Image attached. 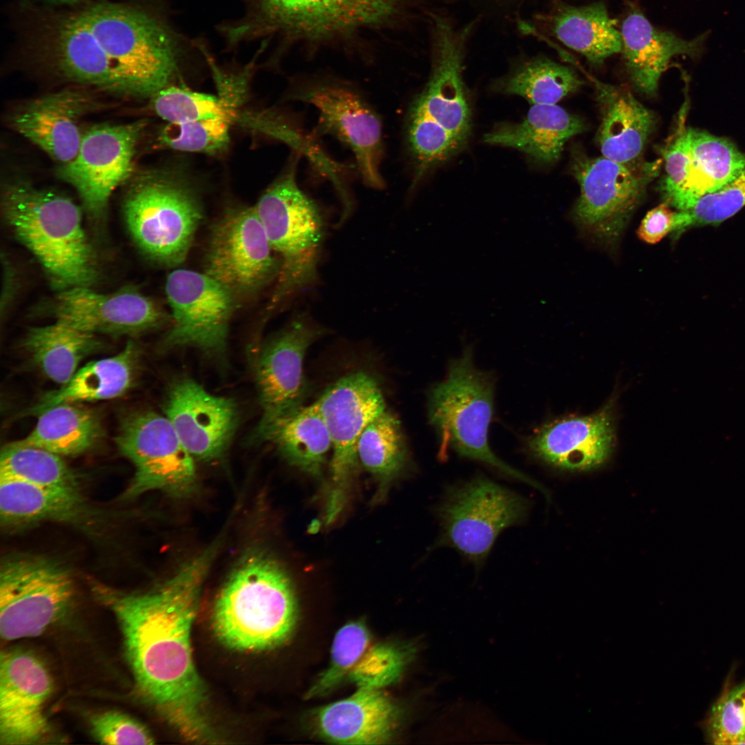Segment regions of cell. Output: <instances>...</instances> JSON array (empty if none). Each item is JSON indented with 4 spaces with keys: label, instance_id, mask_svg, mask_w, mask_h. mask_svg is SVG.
<instances>
[{
    "label": "cell",
    "instance_id": "cell-1",
    "mask_svg": "<svg viewBox=\"0 0 745 745\" xmlns=\"http://www.w3.org/2000/svg\"><path fill=\"white\" fill-rule=\"evenodd\" d=\"M215 542L183 564L155 590L126 593L103 586L96 595L115 614L137 684L167 722L188 741L215 736L207 695L195 668L190 634L204 580L217 552Z\"/></svg>",
    "mask_w": 745,
    "mask_h": 745
},
{
    "label": "cell",
    "instance_id": "cell-2",
    "mask_svg": "<svg viewBox=\"0 0 745 745\" xmlns=\"http://www.w3.org/2000/svg\"><path fill=\"white\" fill-rule=\"evenodd\" d=\"M43 22L32 44L70 80L146 97L167 87L177 71L176 34L143 6L102 1Z\"/></svg>",
    "mask_w": 745,
    "mask_h": 745
},
{
    "label": "cell",
    "instance_id": "cell-3",
    "mask_svg": "<svg viewBox=\"0 0 745 745\" xmlns=\"http://www.w3.org/2000/svg\"><path fill=\"white\" fill-rule=\"evenodd\" d=\"M297 615L295 595L281 566L252 550L239 562L218 595L212 624L219 639L240 650H264L291 635Z\"/></svg>",
    "mask_w": 745,
    "mask_h": 745
},
{
    "label": "cell",
    "instance_id": "cell-4",
    "mask_svg": "<svg viewBox=\"0 0 745 745\" xmlns=\"http://www.w3.org/2000/svg\"><path fill=\"white\" fill-rule=\"evenodd\" d=\"M1 206L7 223L55 284L68 288L94 282L95 255L72 200L14 179L5 183Z\"/></svg>",
    "mask_w": 745,
    "mask_h": 745
},
{
    "label": "cell",
    "instance_id": "cell-5",
    "mask_svg": "<svg viewBox=\"0 0 745 745\" xmlns=\"http://www.w3.org/2000/svg\"><path fill=\"white\" fill-rule=\"evenodd\" d=\"M301 154L294 150L283 172L255 206L280 261L269 310L313 284L317 278L324 224L319 206L297 182Z\"/></svg>",
    "mask_w": 745,
    "mask_h": 745
},
{
    "label": "cell",
    "instance_id": "cell-6",
    "mask_svg": "<svg viewBox=\"0 0 745 745\" xmlns=\"http://www.w3.org/2000/svg\"><path fill=\"white\" fill-rule=\"evenodd\" d=\"M128 188L123 214L139 248L161 264L182 263L203 219L194 186L175 170L155 169L137 175Z\"/></svg>",
    "mask_w": 745,
    "mask_h": 745
},
{
    "label": "cell",
    "instance_id": "cell-7",
    "mask_svg": "<svg viewBox=\"0 0 745 745\" xmlns=\"http://www.w3.org/2000/svg\"><path fill=\"white\" fill-rule=\"evenodd\" d=\"M493 413V381L475 367L467 348L450 364L445 379L433 387L429 394V419L441 448L450 447L461 457L485 464L548 495L539 483L506 464L491 450L488 432Z\"/></svg>",
    "mask_w": 745,
    "mask_h": 745
},
{
    "label": "cell",
    "instance_id": "cell-8",
    "mask_svg": "<svg viewBox=\"0 0 745 745\" xmlns=\"http://www.w3.org/2000/svg\"><path fill=\"white\" fill-rule=\"evenodd\" d=\"M70 573L48 558L16 555L0 567V633L8 641L41 635L70 606Z\"/></svg>",
    "mask_w": 745,
    "mask_h": 745
},
{
    "label": "cell",
    "instance_id": "cell-9",
    "mask_svg": "<svg viewBox=\"0 0 745 745\" xmlns=\"http://www.w3.org/2000/svg\"><path fill=\"white\" fill-rule=\"evenodd\" d=\"M528 502L517 493L484 476L455 486L437 514L441 532L437 546H450L480 566L500 533L522 523Z\"/></svg>",
    "mask_w": 745,
    "mask_h": 745
},
{
    "label": "cell",
    "instance_id": "cell-10",
    "mask_svg": "<svg viewBox=\"0 0 745 745\" xmlns=\"http://www.w3.org/2000/svg\"><path fill=\"white\" fill-rule=\"evenodd\" d=\"M115 441L135 468L126 497L161 490L183 498L196 491L194 458L167 417L149 410L128 414L121 420Z\"/></svg>",
    "mask_w": 745,
    "mask_h": 745
},
{
    "label": "cell",
    "instance_id": "cell-11",
    "mask_svg": "<svg viewBox=\"0 0 745 745\" xmlns=\"http://www.w3.org/2000/svg\"><path fill=\"white\" fill-rule=\"evenodd\" d=\"M248 12L228 28L232 43L280 32L323 35L381 22L397 0H247Z\"/></svg>",
    "mask_w": 745,
    "mask_h": 745
},
{
    "label": "cell",
    "instance_id": "cell-12",
    "mask_svg": "<svg viewBox=\"0 0 745 745\" xmlns=\"http://www.w3.org/2000/svg\"><path fill=\"white\" fill-rule=\"evenodd\" d=\"M314 404L328 428L333 449L326 510V524H329L345 503L358 460L359 438L366 426L386 410V406L376 380L363 371L344 376L328 387Z\"/></svg>",
    "mask_w": 745,
    "mask_h": 745
},
{
    "label": "cell",
    "instance_id": "cell-13",
    "mask_svg": "<svg viewBox=\"0 0 745 745\" xmlns=\"http://www.w3.org/2000/svg\"><path fill=\"white\" fill-rule=\"evenodd\" d=\"M292 99L316 108L319 132L331 135L350 150L365 184L384 186L382 121L357 89L336 80H310L295 88Z\"/></svg>",
    "mask_w": 745,
    "mask_h": 745
},
{
    "label": "cell",
    "instance_id": "cell-14",
    "mask_svg": "<svg viewBox=\"0 0 745 745\" xmlns=\"http://www.w3.org/2000/svg\"><path fill=\"white\" fill-rule=\"evenodd\" d=\"M273 252L255 207L232 208L212 227L204 273L237 299L248 297L277 278Z\"/></svg>",
    "mask_w": 745,
    "mask_h": 745
},
{
    "label": "cell",
    "instance_id": "cell-15",
    "mask_svg": "<svg viewBox=\"0 0 745 745\" xmlns=\"http://www.w3.org/2000/svg\"><path fill=\"white\" fill-rule=\"evenodd\" d=\"M661 164L660 159L626 164L604 156L577 158L573 171L580 187L577 220L602 239H617Z\"/></svg>",
    "mask_w": 745,
    "mask_h": 745
},
{
    "label": "cell",
    "instance_id": "cell-16",
    "mask_svg": "<svg viewBox=\"0 0 745 745\" xmlns=\"http://www.w3.org/2000/svg\"><path fill=\"white\" fill-rule=\"evenodd\" d=\"M146 121L100 123L86 129L76 156L60 165L58 177L71 185L90 214L99 216L114 190L132 175Z\"/></svg>",
    "mask_w": 745,
    "mask_h": 745
},
{
    "label": "cell",
    "instance_id": "cell-17",
    "mask_svg": "<svg viewBox=\"0 0 745 745\" xmlns=\"http://www.w3.org/2000/svg\"><path fill=\"white\" fill-rule=\"evenodd\" d=\"M166 293L172 324L163 349L193 346L209 354L225 350L237 301L230 291L204 272L177 269L167 277Z\"/></svg>",
    "mask_w": 745,
    "mask_h": 745
},
{
    "label": "cell",
    "instance_id": "cell-18",
    "mask_svg": "<svg viewBox=\"0 0 745 745\" xmlns=\"http://www.w3.org/2000/svg\"><path fill=\"white\" fill-rule=\"evenodd\" d=\"M433 17V59L429 81L410 106L465 144L471 115L462 79L465 44L471 26L457 29L439 13Z\"/></svg>",
    "mask_w": 745,
    "mask_h": 745
},
{
    "label": "cell",
    "instance_id": "cell-19",
    "mask_svg": "<svg viewBox=\"0 0 745 745\" xmlns=\"http://www.w3.org/2000/svg\"><path fill=\"white\" fill-rule=\"evenodd\" d=\"M321 332L304 316L299 317L265 344L256 370L262 408L256 435L303 405L307 391L304 358Z\"/></svg>",
    "mask_w": 745,
    "mask_h": 745
},
{
    "label": "cell",
    "instance_id": "cell-20",
    "mask_svg": "<svg viewBox=\"0 0 745 745\" xmlns=\"http://www.w3.org/2000/svg\"><path fill=\"white\" fill-rule=\"evenodd\" d=\"M52 689L50 675L38 657L19 650L1 653V744H30L48 733L44 707Z\"/></svg>",
    "mask_w": 745,
    "mask_h": 745
},
{
    "label": "cell",
    "instance_id": "cell-21",
    "mask_svg": "<svg viewBox=\"0 0 745 745\" xmlns=\"http://www.w3.org/2000/svg\"><path fill=\"white\" fill-rule=\"evenodd\" d=\"M57 321L92 333L138 335L167 320L163 311L149 297L133 288L99 293L88 286L66 288L54 308Z\"/></svg>",
    "mask_w": 745,
    "mask_h": 745
},
{
    "label": "cell",
    "instance_id": "cell-22",
    "mask_svg": "<svg viewBox=\"0 0 745 745\" xmlns=\"http://www.w3.org/2000/svg\"><path fill=\"white\" fill-rule=\"evenodd\" d=\"M165 410L186 450L201 460L221 457L237 426V410L232 399L213 395L189 379L173 384Z\"/></svg>",
    "mask_w": 745,
    "mask_h": 745
},
{
    "label": "cell",
    "instance_id": "cell-23",
    "mask_svg": "<svg viewBox=\"0 0 745 745\" xmlns=\"http://www.w3.org/2000/svg\"><path fill=\"white\" fill-rule=\"evenodd\" d=\"M613 403L589 415L563 417L545 424L531 437L530 452L562 470L586 472L601 467L615 447Z\"/></svg>",
    "mask_w": 745,
    "mask_h": 745
},
{
    "label": "cell",
    "instance_id": "cell-24",
    "mask_svg": "<svg viewBox=\"0 0 745 745\" xmlns=\"http://www.w3.org/2000/svg\"><path fill=\"white\" fill-rule=\"evenodd\" d=\"M98 104L88 94L63 90L34 99L11 117V126L61 165L77 155L84 130L83 117Z\"/></svg>",
    "mask_w": 745,
    "mask_h": 745
},
{
    "label": "cell",
    "instance_id": "cell-25",
    "mask_svg": "<svg viewBox=\"0 0 745 745\" xmlns=\"http://www.w3.org/2000/svg\"><path fill=\"white\" fill-rule=\"evenodd\" d=\"M622 51L629 78L640 92L653 96L672 59L700 54L706 34L691 40L655 27L638 8L631 9L622 23Z\"/></svg>",
    "mask_w": 745,
    "mask_h": 745
},
{
    "label": "cell",
    "instance_id": "cell-26",
    "mask_svg": "<svg viewBox=\"0 0 745 745\" xmlns=\"http://www.w3.org/2000/svg\"><path fill=\"white\" fill-rule=\"evenodd\" d=\"M315 717L319 733L331 742L379 744L392 737L399 711L380 689L358 688L351 696L319 708Z\"/></svg>",
    "mask_w": 745,
    "mask_h": 745
},
{
    "label": "cell",
    "instance_id": "cell-27",
    "mask_svg": "<svg viewBox=\"0 0 745 745\" xmlns=\"http://www.w3.org/2000/svg\"><path fill=\"white\" fill-rule=\"evenodd\" d=\"M585 73L594 85L601 111L597 142L602 156L626 164L639 162L655 126L653 112L628 89Z\"/></svg>",
    "mask_w": 745,
    "mask_h": 745
},
{
    "label": "cell",
    "instance_id": "cell-28",
    "mask_svg": "<svg viewBox=\"0 0 745 745\" xmlns=\"http://www.w3.org/2000/svg\"><path fill=\"white\" fill-rule=\"evenodd\" d=\"M93 515L79 488L0 478V519L6 527L46 521L82 524Z\"/></svg>",
    "mask_w": 745,
    "mask_h": 745
},
{
    "label": "cell",
    "instance_id": "cell-29",
    "mask_svg": "<svg viewBox=\"0 0 745 745\" xmlns=\"http://www.w3.org/2000/svg\"><path fill=\"white\" fill-rule=\"evenodd\" d=\"M584 122L557 104H533L519 123L506 124L485 135L484 142L518 149L533 159L551 163L566 143L584 132Z\"/></svg>",
    "mask_w": 745,
    "mask_h": 745
},
{
    "label": "cell",
    "instance_id": "cell-30",
    "mask_svg": "<svg viewBox=\"0 0 745 745\" xmlns=\"http://www.w3.org/2000/svg\"><path fill=\"white\" fill-rule=\"evenodd\" d=\"M690 160L688 179L670 204L679 210L691 208L702 197L734 180L745 168V154L730 141L708 132L686 128Z\"/></svg>",
    "mask_w": 745,
    "mask_h": 745
},
{
    "label": "cell",
    "instance_id": "cell-31",
    "mask_svg": "<svg viewBox=\"0 0 745 745\" xmlns=\"http://www.w3.org/2000/svg\"><path fill=\"white\" fill-rule=\"evenodd\" d=\"M553 34L594 66L622 51V37L603 1L575 6L562 3L550 19Z\"/></svg>",
    "mask_w": 745,
    "mask_h": 745
},
{
    "label": "cell",
    "instance_id": "cell-32",
    "mask_svg": "<svg viewBox=\"0 0 745 745\" xmlns=\"http://www.w3.org/2000/svg\"><path fill=\"white\" fill-rule=\"evenodd\" d=\"M138 348L129 341L117 355L91 361L77 371L68 382L46 394L29 413L39 415L62 404L112 399L130 387L138 359Z\"/></svg>",
    "mask_w": 745,
    "mask_h": 745
},
{
    "label": "cell",
    "instance_id": "cell-33",
    "mask_svg": "<svg viewBox=\"0 0 745 745\" xmlns=\"http://www.w3.org/2000/svg\"><path fill=\"white\" fill-rule=\"evenodd\" d=\"M256 436L270 441L291 465L317 477L321 475L332 441L313 403L278 419Z\"/></svg>",
    "mask_w": 745,
    "mask_h": 745
},
{
    "label": "cell",
    "instance_id": "cell-34",
    "mask_svg": "<svg viewBox=\"0 0 745 745\" xmlns=\"http://www.w3.org/2000/svg\"><path fill=\"white\" fill-rule=\"evenodd\" d=\"M23 347L43 373L54 382L70 381L80 361L100 348L92 334L59 321L31 328Z\"/></svg>",
    "mask_w": 745,
    "mask_h": 745
},
{
    "label": "cell",
    "instance_id": "cell-35",
    "mask_svg": "<svg viewBox=\"0 0 745 745\" xmlns=\"http://www.w3.org/2000/svg\"><path fill=\"white\" fill-rule=\"evenodd\" d=\"M101 436L97 417L76 404H62L39 414L32 431L19 440L60 456H74L93 447Z\"/></svg>",
    "mask_w": 745,
    "mask_h": 745
},
{
    "label": "cell",
    "instance_id": "cell-36",
    "mask_svg": "<svg viewBox=\"0 0 745 745\" xmlns=\"http://www.w3.org/2000/svg\"><path fill=\"white\" fill-rule=\"evenodd\" d=\"M357 456L379 482V497L404 468L407 451L397 419L385 410L364 428L357 442Z\"/></svg>",
    "mask_w": 745,
    "mask_h": 745
},
{
    "label": "cell",
    "instance_id": "cell-37",
    "mask_svg": "<svg viewBox=\"0 0 745 745\" xmlns=\"http://www.w3.org/2000/svg\"><path fill=\"white\" fill-rule=\"evenodd\" d=\"M584 83L572 68L538 57L519 65L497 88L522 96L533 104H556Z\"/></svg>",
    "mask_w": 745,
    "mask_h": 745
},
{
    "label": "cell",
    "instance_id": "cell-38",
    "mask_svg": "<svg viewBox=\"0 0 745 745\" xmlns=\"http://www.w3.org/2000/svg\"><path fill=\"white\" fill-rule=\"evenodd\" d=\"M0 478L42 486L79 488L77 477L60 455L19 441L2 448Z\"/></svg>",
    "mask_w": 745,
    "mask_h": 745
},
{
    "label": "cell",
    "instance_id": "cell-39",
    "mask_svg": "<svg viewBox=\"0 0 745 745\" xmlns=\"http://www.w3.org/2000/svg\"><path fill=\"white\" fill-rule=\"evenodd\" d=\"M235 111L194 121L167 124L159 136L161 144L179 151L216 154L230 141V126Z\"/></svg>",
    "mask_w": 745,
    "mask_h": 745
},
{
    "label": "cell",
    "instance_id": "cell-40",
    "mask_svg": "<svg viewBox=\"0 0 745 745\" xmlns=\"http://www.w3.org/2000/svg\"><path fill=\"white\" fill-rule=\"evenodd\" d=\"M156 114L170 123L206 119L235 111L226 98L176 86H167L152 97Z\"/></svg>",
    "mask_w": 745,
    "mask_h": 745
},
{
    "label": "cell",
    "instance_id": "cell-41",
    "mask_svg": "<svg viewBox=\"0 0 745 745\" xmlns=\"http://www.w3.org/2000/svg\"><path fill=\"white\" fill-rule=\"evenodd\" d=\"M369 643L370 634L363 623L352 622L341 628L334 638L330 664L308 690L306 697L324 695L349 676Z\"/></svg>",
    "mask_w": 745,
    "mask_h": 745
},
{
    "label": "cell",
    "instance_id": "cell-42",
    "mask_svg": "<svg viewBox=\"0 0 745 745\" xmlns=\"http://www.w3.org/2000/svg\"><path fill=\"white\" fill-rule=\"evenodd\" d=\"M744 206L745 168L728 184L702 197L689 209L677 212L673 232L679 235L691 227L717 225Z\"/></svg>",
    "mask_w": 745,
    "mask_h": 745
},
{
    "label": "cell",
    "instance_id": "cell-43",
    "mask_svg": "<svg viewBox=\"0 0 745 745\" xmlns=\"http://www.w3.org/2000/svg\"><path fill=\"white\" fill-rule=\"evenodd\" d=\"M706 739L713 744H745V679L726 688L704 723Z\"/></svg>",
    "mask_w": 745,
    "mask_h": 745
},
{
    "label": "cell",
    "instance_id": "cell-44",
    "mask_svg": "<svg viewBox=\"0 0 745 745\" xmlns=\"http://www.w3.org/2000/svg\"><path fill=\"white\" fill-rule=\"evenodd\" d=\"M415 653L412 646L376 645L364 653L348 677L358 688L380 689L400 677Z\"/></svg>",
    "mask_w": 745,
    "mask_h": 745
},
{
    "label": "cell",
    "instance_id": "cell-45",
    "mask_svg": "<svg viewBox=\"0 0 745 745\" xmlns=\"http://www.w3.org/2000/svg\"><path fill=\"white\" fill-rule=\"evenodd\" d=\"M90 726L94 737L108 744H152L153 737L139 722L117 711L95 715Z\"/></svg>",
    "mask_w": 745,
    "mask_h": 745
},
{
    "label": "cell",
    "instance_id": "cell-46",
    "mask_svg": "<svg viewBox=\"0 0 745 745\" xmlns=\"http://www.w3.org/2000/svg\"><path fill=\"white\" fill-rule=\"evenodd\" d=\"M669 206L664 201L646 214L637 231L642 241L655 244L673 232L677 212L671 210Z\"/></svg>",
    "mask_w": 745,
    "mask_h": 745
},
{
    "label": "cell",
    "instance_id": "cell-47",
    "mask_svg": "<svg viewBox=\"0 0 745 745\" xmlns=\"http://www.w3.org/2000/svg\"><path fill=\"white\" fill-rule=\"evenodd\" d=\"M438 1H446V2H452V3L453 2V3L454 2H465V3H473L474 5L479 6V7L491 8V10H492L493 8H496L497 10L498 8L499 9L501 8L502 11H503V8H508H508H515V7H516L517 6H519L520 3H522V2L524 1V0H438Z\"/></svg>",
    "mask_w": 745,
    "mask_h": 745
},
{
    "label": "cell",
    "instance_id": "cell-48",
    "mask_svg": "<svg viewBox=\"0 0 745 745\" xmlns=\"http://www.w3.org/2000/svg\"><path fill=\"white\" fill-rule=\"evenodd\" d=\"M55 1H73V0H55Z\"/></svg>",
    "mask_w": 745,
    "mask_h": 745
}]
</instances>
